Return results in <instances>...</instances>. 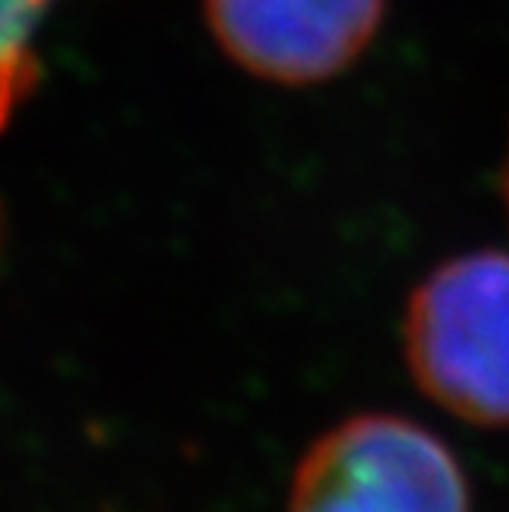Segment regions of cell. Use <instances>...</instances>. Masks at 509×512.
Masks as SVG:
<instances>
[{
	"mask_svg": "<svg viewBox=\"0 0 509 512\" xmlns=\"http://www.w3.org/2000/svg\"><path fill=\"white\" fill-rule=\"evenodd\" d=\"M288 512H470V483L424 423L357 413L324 430L298 460Z\"/></svg>",
	"mask_w": 509,
	"mask_h": 512,
	"instance_id": "2",
	"label": "cell"
},
{
	"mask_svg": "<svg viewBox=\"0 0 509 512\" xmlns=\"http://www.w3.org/2000/svg\"><path fill=\"white\" fill-rule=\"evenodd\" d=\"M506 199H509V169H506Z\"/></svg>",
	"mask_w": 509,
	"mask_h": 512,
	"instance_id": "6",
	"label": "cell"
},
{
	"mask_svg": "<svg viewBox=\"0 0 509 512\" xmlns=\"http://www.w3.org/2000/svg\"><path fill=\"white\" fill-rule=\"evenodd\" d=\"M7 248V212H4V199H0V258H4Z\"/></svg>",
	"mask_w": 509,
	"mask_h": 512,
	"instance_id": "5",
	"label": "cell"
},
{
	"mask_svg": "<svg viewBox=\"0 0 509 512\" xmlns=\"http://www.w3.org/2000/svg\"><path fill=\"white\" fill-rule=\"evenodd\" d=\"M60 0H0V129L40 83L37 40Z\"/></svg>",
	"mask_w": 509,
	"mask_h": 512,
	"instance_id": "4",
	"label": "cell"
},
{
	"mask_svg": "<svg viewBox=\"0 0 509 512\" xmlns=\"http://www.w3.org/2000/svg\"><path fill=\"white\" fill-rule=\"evenodd\" d=\"M219 50L278 86H314L371 47L387 0H202Z\"/></svg>",
	"mask_w": 509,
	"mask_h": 512,
	"instance_id": "3",
	"label": "cell"
},
{
	"mask_svg": "<svg viewBox=\"0 0 509 512\" xmlns=\"http://www.w3.org/2000/svg\"><path fill=\"white\" fill-rule=\"evenodd\" d=\"M404 357L417 387L476 427L509 423V252L443 261L410 294Z\"/></svg>",
	"mask_w": 509,
	"mask_h": 512,
	"instance_id": "1",
	"label": "cell"
}]
</instances>
